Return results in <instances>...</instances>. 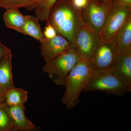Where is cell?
<instances>
[{
	"instance_id": "cell-1",
	"label": "cell",
	"mask_w": 131,
	"mask_h": 131,
	"mask_svg": "<svg viewBox=\"0 0 131 131\" xmlns=\"http://www.w3.org/2000/svg\"><path fill=\"white\" fill-rule=\"evenodd\" d=\"M47 22L74 47L77 34L85 24L82 11L75 7L71 0H58L50 12Z\"/></svg>"
},
{
	"instance_id": "cell-2",
	"label": "cell",
	"mask_w": 131,
	"mask_h": 131,
	"mask_svg": "<svg viewBox=\"0 0 131 131\" xmlns=\"http://www.w3.org/2000/svg\"><path fill=\"white\" fill-rule=\"evenodd\" d=\"M94 72L89 61L82 59L73 67L66 78L65 91L62 99L67 108H73L79 103L81 93Z\"/></svg>"
},
{
	"instance_id": "cell-3",
	"label": "cell",
	"mask_w": 131,
	"mask_h": 131,
	"mask_svg": "<svg viewBox=\"0 0 131 131\" xmlns=\"http://www.w3.org/2000/svg\"><path fill=\"white\" fill-rule=\"evenodd\" d=\"M81 59L76 49L71 47L51 61L46 63L42 69L55 84L65 86L66 78L76 64Z\"/></svg>"
},
{
	"instance_id": "cell-4",
	"label": "cell",
	"mask_w": 131,
	"mask_h": 131,
	"mask_svg": "<svg viewBox=\"0 0 131 131\" xmlns=\"http://www.w3.org/2000/svg\"><path fill=\"white\" fill-rule=\"evenodd\" d=\"M102 91L122 97L131 89L117 78L110 69L95 71L83 90V92Z\"/></svg>"
},
{
	"instance_id": "cell-5",
	"label": "cell",
	"mask_w": 131,
	"mask_h": 131,
	"mask_svg": "<svg viewBox=\"0 0 131 131\" xmlns=\"http://www.w3.org/2000/svg\"><path fill=\"white\" fill-rule=\"evenodd\" d=\"M131 15V6L112 2L108 8L101 37L102 40L114 37Z\"/></svg>"
},
{
	"instance_id": "cell-6",
	"label": "cell",
	"mask_w": 131,
	"mask_h": 131,
	"mask_svg": "<svg viewBox=\"0 0 131 131\" xmlns=\"http://www.w3.org/2000/svg\"><path fill=\"white\" fill-rule=\"evenodd\" d=\"M119 54L116 37L101 39L89 61L91 68L94 71L111 69Z\"/></svg>"
},
{
	"instance_id": "cell-7",
	"label": "cell",
	"mask_w": 131,
	"mask_h": 131,
	"mask_svg": "<svg viewBox=\"0 0 131 131\" xmlns=\"http://www.w3.org/2000/svg\"><path fill=\"white\" fill-rule=\"evenodd\" d=\"M101 40L100 35L85 24L77 34L74 47L82 59L90 61Z\"/></svg>"
},
{
	"instance_id": "cell-8",
	"label": "cell",
	"mask_w": 131,
	"mask_h": 131,
	"mask_svg": "<svg viewBox=\"0 0 131 131\" xmlns=\"http://www.w3.org/2000/svg\"><path fill=\"white\" fill-rule=\"evenodd\" d=\"M108 5L91 1L87 7L82 11L85 24L100 36Z\"/></svg>"
},
{
	"instance_id": "cell-9",
	"label": "cell",
	"mask_w": 131,
	"mask_h": 131,
	"mask_svg": "<svg viewBox=\"0 0 131 131\" xmlns=\"http://www.w3.org/2000/svg\"><path fill=\"white\" fill-rule=\"evenodd\" d=\"M40 43L41 54L46 63L73 47L68 39L58 34L52 38H46Z\"/></svg>"
},
{
	"instance_id": "cell-10",
	"label": "cell",
	"mask_w": 131,
	"mask_h": 131,
	"mask_svg": "<svg viewBox=\"0 0 131 131\" xmlns=\"http://www.w3.org/2000/svg\"><path fill=\"white\" fill-rule=\"evenodd\" d=\"M110 70L117 78L131 89V47L118 54Z\"/></svg>"
},
{
	"instance_id": "cell-11",
	"label": "cell",
	"mask_w": 131,
	"mask_h": 131,
	"mask_svg": "<svg viewBox=\"0 0 131 131\" xmlns=\"http://www.w3.org/2000/svg\"><path fill=\"white\" fill-rule=\"evenodd\" d=\"M9 108L14 130L30 131L35 129V125L26 117L24 105L12 106Z\"/></svg>"
},
{
	"instance_id": "cell-12",
	"label": "cell",
	"mask_w": 131,
	"mask_h": 131,
	"mask_svg": "<svg viewBox=\"0 0 131 131\" xmlns=\"http://www.w3.org/2000/svg\"><path fill=\"white\" fill-rule=\"evenodd\" d=\"M3 20L7 28L13 29L24 34V27L26 16L23 15L18 8L6 9L3 15Z\"/></svg>"
},
{
	"instance_id": "cell-13",
	"label": "cell",
	"mask_w": 131,
	"mask_h": 131,
	"mask_svg": "<svg viewBox=\"0 0 131 131\" xmlns=\"http://www.w3.org/2000/svg\"><path fill=\"white\" fill-rule=\"evenodd\" d=\"M12 53L0 60V84L7 89L14 87L12 70Z\"/></svg>"
},
{
	"instance_id": "cell-14",
	"label": "cell",
	"mask_w": 131,
	"mask_h": 131,
	"mask_svg": "<svg viewBox=\"0 0 131 131\" xmlns=\"http://www.w3.org/2000/svg\"><path fill=\"white\" fill-rule=\"evenodd\" d=\"M39 21V20L36 17L26 15L24 34L29 35L41 42L46 38L42 32Z\"/></svg>"
},
{
	"instance_id": "cell-15",
	"label": "cell",
	"mask_w": 131,
	"mask_h": 131,
	"mask_svg": "<svg viewBox=\"0 0 131 131\" xmlns=\"http://www.w3.org/2000/svg\"><path fill=\"white\" fill-rule=\"evenodd\" d=\"M119 53L131 47V15L115 36Z\"/></svg>"
},
{
	"instance_id": "cell-16",
	"label": "cell",
	"mask_w": 131,
	"mask_h": 131,
	"mask_svg": "<svg viewBox=\"0 0 131 131\" xmlns=\"http://www.w3.org/2000/svg\"><path fill=\"white\" fill-rule=\"evenodd\" d=\"M28 100V92L21 88L15 87L8 89L5 102L8 106L24 105Z\"/></svg>"
},
{
	"instance_id": "cell-17",
	"label": "cell",
	"mask_w": 131,
	"mask_h": 131,
	"mask_svg": "<svg viewBox=\"0 0 131 131\" xmlns=\"http://www.w3.org/2000/svg\"><path fill=\"white\" fill-rule=\"evenodd\" d=\"M14 130L9 106L5 102L0 104V131Z\"/></svg>"
},
{
	"instance_id": "cell-18",
	"label": "cell",
	"mask_w": 131,
	"mask_h": 131,
	"mask_svg": "<svg viewBox=\"0 0 131 131\" xmlns=\"http://www.w3.org/2000/svg\"><path fill=\"white\" fill-rule=\"evenodd\" d=\"M37 7L33 0H2L0 5V7L6 9L23 7L31 10Z\"/></svg>"
},
{
	"instance_id": "cell-19",
	"label": "cell",
	"mask_w": 131,
	"mask_h": 131,
	"mask_svg": "<svg viewBox=\"0 0 131 131\" xmlns=\"http://www.w3.org/2000/svg\"><path fill=\"white\" fill-rule=\"evenodd\" d=\"M58 0H45L35 8V17L39 21H47L50 12Z\"/></svg>"
},
{
	"instance_id": "cell-20",
	"label": "cell",
	"mask_w": 131,
	"mask_h": 131,
	"mask_svg": "<svg viewBox=\"0 0 131 131\" xmlns=\"http://www.w3.org/2000/svg\"><path fill=\"white\" fill-rule=\"evenodd\" d=\"M43 34L45 37L48 39L52 38L58 34L54 27L48 22L45 28Z\"/></svg>"
},
{
	"instance_id": "cell-21",
	"label": "cell",
	"mask_w": 131,
	"mask_h": 131,
	"mask_svg": "<svg viewBox=\"0 0 131 131\" xmlns=\"http://www.w3.org/2000/svg\"><path fill=\"white\" fill-rule=\"evenodd\" d=\"M75 7L82 11L87 7L92 0H71Z\"/></svg>"
},
{
	"instance_id": "cell-22",
	"label": "cell",
	"mask_w": 131,
	"mask_h": 131,
	"mask_svg": "<svg viewBox=\"0 0 131 131\" xmlns=\"http://www.w3.org/2000/svg\"><path fill=\"white\" fill-rule=\"evenodd\" d=\"M10 53H12L10 49L5 46L0 40V60Z\"/></svg>"
},
{
	"instance_id": "cell-23",
	"label": "cell",
	"mask_w": 131,
	"mask_h": 131,
	"mask_svg": "<svg viewBox=\"0 0 131 131\" xmlns=\"http://www.w3.org/2000/svg\"><path fill=\"white\" fill-rule=\"evenodd\" d=\"M8 89L6 87L0 84V104L5 102V96Z\"/></svg>"
},
{
	"instance_id": "cell-24",
	"label": "cell",
	"mask_w": 131,
	"mask_h": 131,
	"mask_svg": "<svg viewBox=\"0 0 131 131\" xmlns=\"http://www.w3.org/2000/svg\"><path fill=\"white\" fill-rule=\"evenodd\" d=\"M113 2L119 5L131 6V0H114Z\"/></svg>"
},
{
	"instance_id": "cell-25",
	"label": "cell",
	"mask_w": 131,
	"mask_h": 131,
	"mask_svg": "<svg viewBox=\"0 0 131 131\" xmlns=\"http://www.w3.org/2000/svg\"><path fill=\"white\" fill-rule=\"evenodd\" d=\"M114 0H100L99 3H101V4L109 5Z\"/></svg>"
},
{
	"instance_id": "cell-26",
	"label": "cell",
	"mask_w": 131,
	"mask_h": 131,
	"mask_svg": "<svg viewBox=\"0 0 131 131\" xmlns=\"http://www.w3.org/2000/svg\"><path fill=\"white\" fill-rule=\"evenodd\" d=\"M45 1V0H33L34 2L35 3L37 7L39 6V5H40L41 3H42L43 2H44Z\"/></svg>"
},
{
	"instance_id": "cell-27",
	"label": "cell",
	"mask_w": 131,
	"mask_h": 131,
	"mask_svg": "<svg viewBox=\"0 0 131 131\" xmlns=\"http://www.w3.org/2000/svg\"><path fill=\"white\" fill-rule=\"evenodd\" d=\"M100 0H92V1L95 3H98L100 2Z\"/></svg>"
},
{
	"instance_id": "cell-28",
	"label": "cell",
	"mask_w": 131,
	"mask_h": 131,
	"mask_svg": "<svg viewBox=\"0 0 131 131\" xmlns=\"http://www.w3.org/2000/svg\"><path fill=\"white\" fill-rule=\"evenodd\" d=\"M2 0H0V5H1V2Z\"/></svg>"
}]
</instances>
